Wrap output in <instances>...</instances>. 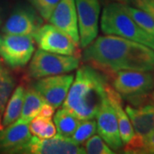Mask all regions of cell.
I'll return each instance as SVG.
<instances>
[{"label":"cell","mask_w":154,"mask_h":154,"mask_svg":"<svg viewBox=\"0 0 154 154\" xmlns=\"http://www.w3.org/2000/svg\"><path fill=\"white\" fill-rule=\"evenodd\" d=\"M16 84V80L11 71L2 67L0 69V130L3 129L2 117L6 105L14 91Z\"/></svg>","instance_id":"cell-20"},{"label":"cell","mask_w":154,"mask_h":154,"mask_svg":"<svg viewBox=\"0 0 154 154\" xmlns=\"http://www.w3.org/2000/svg\"><path fill=\"white\" fill-rule=\"evenodd\" d=\"M108 2H117L120 4H123V5H129L131 0H107Z\"/></svg>","instance_id":"cell-31"},{"label":"cell","mask_w":154,"mask_h":154,"mask_svg":"<svg viewBox=\"0 0 154 154\" xmlns=\"http://www.w3.org/2000/svg\"><path fill=\"white\" fill-rule=\"evenodd\" d=\"M151 98H152V101H153L154 102V90L152 91V94H151Z\"/></svg>","instance_id":"cell-32"},{"label":"cell","mask_w":154,"mask_h":154,"mask_svg":"<svg viewBox=\"0 0 154 154\" xmlns=\"http://www.w3.org/2000/svg\"><path fill=\"white\" fill-rule=\"evenodd\" d=\"M109 81L112 88L133 106L149 104L154 90V75L152 71L118 70L113 73Z\"/></svg>","instance_id":"cell-4"},{"label":"cell","mask_w":154,"mask_h":154,"mask_svg":"<svg viewBox=\"0 0 154 154\" xmlns=\"http://www.w3.org/2000/svg\"><path fill=\"white\" fill-rule=\"evenodd\" d=\"M128 5L147 12L154 19V0H131Z\"/></svg>","instance_id":"cell-26"},{"label":"cell","mask_w":154,"mask_h":154,"mask_svg":"<svg viewBox=\"0 0 154 154\" xmlns=\"http://www.w3.org/2000/svg\"><path fill=\"white\" fill-rule=\"evenodd\" d=\"M84 150L89 154H112L114 152L108 146L99 135H95L88 139L84 143Z\"/></svg>","instance_id":"cell-23"},{"label":"cell","mask_w":154,"mask_h":154,"mask_svg":"<svg viewBox=\"0 0 154 154\" xmlns=\"http://www.w3.org/2000/svg\"><path fill=\"white\" fill-rule=\"evenodd\" d=\"M25 91L26 88L22 84L19 85L16 89H14L11 98L6 105L5 110L2 117L3 128L13 123L20 117L22 113Z\"/></svg>","instance_id":"cell-17"},{"label":"cell","mask_w":154,"mask_h":154,"mask_svg":"<svg viewBox=\"0 0 154 154\" xmlns=\"http://www.w3.org/2000/svg\"><path fill=\"white\" fill-rule=\"evenodd\" d=\"M23 154H83V147L75 144L69 138L56 134L49 139L32 136L23 149Z\"/></svg>","instance_id":"cell-12"},{"label":"cell","mask_w":154,"mask_h":154,"mask_svg":"<svg viewBox=\"0 0 154 154\" xmlns=\"http://www.w3.org/2000/svg\"><path fill=\"white\" fill-rule=\"evenodd\" d=\"M102 33L116 35L142 44L154 51V35L146 33L128 15L123 4L108 2L100 20Z\"/></svg>","instance_id":"cell-3"},{"label":"cell","mask_w":154,"mask_h":154,"mask_svg":"<svg viewBox=\"0 0 154 154\" xmlns=\"http://www.w3.org/2000/svg\"><path fill=\"white\" fill-rule=\"evenodd\" d=\"M51 121V118L50 117H45L39 115L36 116L29 122V131L34 136H38Z\"/></svg>","instance_id":"cell-25"},{"label":"cell","mask_w":154,"mask_h":154,"mask_svg":"<svg viewBox=\"0 0 154 154\" xmlns=\"http://www.w3.org/2000/svg\"><path fill=\"white\" fill-rule=\"evenodd\" d=\"M53 120L58 134L66 138L71 136L81 122L76 116L63 107L56 112Z\"/></svg>","instance_id":"cell-19"},{"label":"cell","mask_w":154,"mask_h":154,"mask_svg":"<svg viewBox=\"0 0 154 154\" xmlns=\"http://www.w3.org/2000/svg\"><path fill=\"white\" fill-rule=\"evenodd\" d=\"M44 103V99L33 87L28 88L25 91L22 113L19 118L30 122L33 118L38 115Z\"/></svg>","instance_id":"cell-18"},{"label":"cell","mask_w":154,"mask_h":154,"mask_svg":"<svg viewBox=\"0 0 154 154\" xmlns=\"http://www.w3.org/2000/svg\"><path fill=\"white\" fill-rule=\"evenodd\" d=\"M82 59L109 77L118 70H154V51L116 35L96 38L84 48Z\"/></svg>","instance_id":"cell-1"},{"label":"cell","mask_w":154,"mask_h":154,"mask_svg":"<svg viewBox=\"0 0 154 154\" xmlns=\"http://www.w3.org/2000/svg\"><path fill=\"white\" fill-rule=\"evenodd\" d=\"M2 68V59H1V57H0V69Z\"/></svg>","instance_id":"cell-33"},{"label":"cell","mask_w":154,"mask_h":154,"mask_svg":"<svg viewBox=\"0 0 154 154\" xmlns=\"http://www.w3.org/2000/svg\"><path fill=\"white\" fill-rule=\"evenodd\" d=\"M125 111L132 124L134 135L123 149L126 153H140L144 140L154 131V105L145 104L140 106L128 105Z\"/></svg>","instance_id":"cell-7"},{"label":"cell","mask_w":154,"mask_h":154,"mask_svg":"<svg viewBox=\"0 0 154 154\" xmlns=\"http://www.w3.org/2000/svg\"><path fill=\"white\" fill-rule=\"evenodd\" d=\"M74 75L63 74L36 79L33 87L45 102L58 108L65 100L67 94L74 81Z\"/></svg>","instance_id":"cell-11"},{"label":"cell","mask_w":154,"mask_h":154,"mask_svg":"<svg viewBox=\"0 0 154 154\" xmlns=\"http://www.w3.org/2000/svg\"><path fill=\"white\" fill-rule=\"evenodd\" d=\"M81 48H86L98 36L100 15L99 0H75Z\"/></svg>","instance_id":"cell-10"},{"label":"cell","mask_w":154,"mask_h":154,"mask_svg":"<svg viewBox=\"0 0 154 154\" xmlns=\"http://www.w3.org/2000/svg\"><path fill=\"white\" fill-rule=\"evenodd\" d=\"M35 51V41L31 35L0 34V57L13 69L24 68Z\"/></svg>","instance_id":"cell-6"},{"label":"cell","mask_w":154,"mask_h":154,"mask_svg":"<svg viewBox=\"0 0 154 154\" xmlns=\"http://www.w3.org/2000/svg\"><path fill=\"white\" fill-rule=\"evenodd\" d=\"M109 78L89 64L77 70L63 108L69 110L80 120L94 119L107 98Z\"/></svg>","instance_id":"cell-2"},{"label":"cell","mask_w":154,"mask_h":154,"mask_svg":"<svg viewBox=\"0 0 154 154\" xmlns=\"http://www.w3.org/2000/svg\"><path fill=\"white\" fill-rule=\"evenodd\" d=\"M96 132H97L96 121H94V119L81 120L80 124L78 125L76 129L73 133V134L69 137V139L74 143L80 146L85 143L86 140L95 134Z\"/></svg>","instance_id":"cell-22"},{"label":"cell","mask_w":154,"mask_h":154,"mask_svg":"<svg viewBox=\"0 0 154 154\" xmlns=\"http://www.w3.org/2000/svg\"><path fill=\"white\" fill-rule=\"evenodd\" d=\"M31 137L29 122L18 118L0 130V153H22Z\"/></svg>","instance_id":"cell-14"},{"label":"cell","mask_w":154,"mask_h":154,"mask_svg":"<svg viewBox=\"0 0 154 154\" xmlns=\"http://www.w3.org/2000/svg\"><path fill=\"white\" fill-rule=\"evenodd\" d=\"M132 19L146 33L154 35V19L147 12L128 5H123Z\"/></svg>","instance_id":"cell-21"},{"label":"cell","mask_w":154,"mask_h":154,"mask_svg":"<svg viewBox=\"0 0 154 154\" xmlns=\"http://www.w3.org/2000/svg\"><path fill=\"white\" fill-rule=\"evenodd\" d=\"M107 98L115 110L122 144L126 145L134 135V131L126 111L122 107V99L120 94L112 88L110 83L107 88Z\"/></svg>","instance_id":"cell-16"},{"label":"cell","mask_w":154,"mask_h":154,"mask_svg":"<svg viewBox=\"0 0 154 154\" xmlns=\"http://www.w3.org/2000/svg\"><path fill=\"white\" fill-rule=\"evenodd\" d=\"M57 133V131L54 122L51 121L37 137L40 138V139H49V138L55 136Z\"/></svg>","instance_id":"cell-27"},{"label":"cell","mask_w":154,"mask_h":154,"mask_svg":"<svg viewBox=\"0 0 154 154\" xmlns=\"http://www.w3.org/2000/svg\"><path fill=\"white\" fill-rule=\"evenodd\" d=\"M49 22L68 34L79 45L80 36L75 0H60L50 17Z\"/></svg>","instance_id":"cell-15"},{"label":"cell","mask_w":154,"mask_h":154,"mask_svg":"<svg viewBox=\"0 0 154 154\" xmlns=\"http://www.w3.org/2000/svg\"><path fill=\"white\" fill-rule=\"evenodd\" d=\"M140 153H154V131L144 140Z\"/></svg>","instance_id":"cell-28"},{"label":"cell","mask_w":154,"mask_h":154,"mask_svg":"<svg viewBox=\"0 0 154 154\" xmlns=\"http://www.w3.org/2000/svg\"><path fill=\"white\" fill-rule=\"evenodd\" d=\"M45 21H49L55 7L60 0H27Z\"/></svg>","instance_id":"cell-24"},{"label":"cell","mask_w":154,"mask_h":154,"mask_svg":"<svg viewBox=\"0 0 154 154\" xmlns=\"http://www.w3.org/2000/svg\"><path fill=\"white\" fill-rule=\"evenodd\" d=\"M5 9L0 4V29L2 28V25L5 22Z\"/></svg>","instance_id":"cell-30"},{"label":"cell","mask_w":154,"mask_h":154,"mask_svg":"<svg viewBox=\"0 0 154 154\" xmlns=\"http://www.w3.org/2000/svg\"><path fill=\"white\" fill-rule=\"evenodd\" d=\"M97 131L112 151H119L122 147L117 118L115 110L106 98L96 115Z\"/></svg>","instance_id":"cell-13"},{"label":"cell","mask_w":154,"mask_h":154,"mask_svg":"<svg viewBox=\"0 0 154 154\" xmlns=\"http://www.w3.org/2000/svg\"><path fill=\"white\" fill-rule=\"evenodd\" d=\"M80 58L75 55H62L38 49L32 56L28 76L32 79L68 74L78 69Z\"/></svg>","instance_id":"cell-5"},{"label":"cell","mask_w":154,"mask_h":154,"mask_svg":"<svg viewBox=\"0 0 154 154\" xmlns=\"http://www.w3.org/2000/svg\"><path fill=\"white\" fill-rule=\"evenodd\" d=\"M38 49L62 55H75L78 45L68 34L51 24H43L33 34Z\"/></svg>","instance_id":"cell-9"},{"label":"cell","mask_w":154,"mask_h":154,"mask_svg":"<svg viewBox=\"0 0 154 154\" xmlns=\"http://www.w3.org/2000/svg\"><path fill=\"white\" fill-rule=\"evenodd\" d=\"M43 22L44 19L28 3H18L5 20L1 33L33 36Z\"/></svg>","instance_id":"cell-8"},{"label":"cell","mask_w":154,"mask_h":154,"mask_svg":"<svg viewBox=\"0 0 154 154\" xmlns=\"http://www.w3.org/2000/svg\"><path fill=\"white\" fill-rule=\"evenodd\" d=\"M55 109L51 105H50L48 103L45 102L43 105L41 106V109L39 110L38 115L45 116V117H50L51 118L53 115L55 114Z\"/></svg>","instance_id":"cell-29"}]
</instances>
